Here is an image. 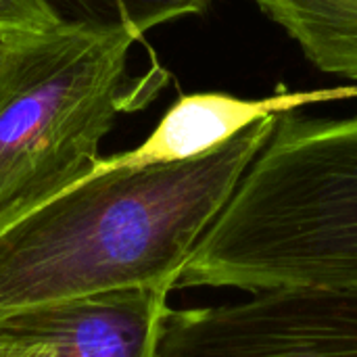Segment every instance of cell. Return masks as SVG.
<instances>
[{
	"label": "cell",
	"instance_id": "9c48e42d",
	"mask_svg": "<svg viewBox=\"0 0 357 357\" xmlns=\"http://www.w3.org/2000/svg\"><path fill=\"white\" fill-rule=\"evenodd\" d=\"M63 29L52 33L0 31V102L13 92L25 71L48 50V46Z\"/></svg>",
	"mask_w": 357,
	"mask_h": 357
},
{
	"label": "cell",
	"instance_id": "5b68a950",
	"mask_svg": "<svg viewBox=\"0 0 357 357\" xmlns=\"http://www.w3.org/2000/svg\"><path fill=\"white\" fill-rule=\"evenodd\" d=\"M172 289H128L15 314L0 337L46 343L52 357H155Z\"/></svg>",
	"mask_w": 357,
	"mask_h": 357
},
{
	"label": "cell",
	"instance_id": "ba28073f",
	"mask_svg": "<svg viewBox=\"0 0 357 357\" xmlns=\"http://www.w3.org/2000/svg\"><path fill=\"white\" fill-rule=\"evenodd\" d=\"M113 21L130 29L138 40L153 27L207 10L211 0H111Z\"/></svg>",
	"mask_w": 357,
	"mask_h": 357
},
{
	"label": "cell",
	"instance_id": "8992f818",
	"mask_svg": "<svg viewBox=\"0 0 357 357\" xmlns=\"http://www.w3.org/2000/svg\"><path fill=\"white\" fill-rule=\"evenodd\" d=\"M349 98H357V84L318 90L278 88L266 98H241L226 92L182 94L140 146L102 157V163L111 167H149L199 159L261 119Z\"/></svg>",
	"mask_w": 357,
	"mask_h": 357
},
{
	"label": "cell",
	"instance_id": "52a82bcc",
	"mask_svg": "<svg viewBox=\"0 0 357 357\" xmlns=\"http://www.w3.org/2000/svg\"><path fill=\"white\" fill-rule=\"evenodd\" d=\"M322 73L357 84V0H253Z\"/></svg>",
	"mask_w": 357,
	"mask_h": 357
},
{
	"label": "cell",
	"instance_id": "7c38bea8",
	"mask_svg": "<svg viewBox=\"0 0 357 357\" xmlns=\"http://www.w3.org/2000/svg\"><path fill=\"white\" fill-rule=\"evenodd\" d=\"M29 357H52V349H50L46 343H36L33 354H31Z\"/></svg>",
	"mask_w": 357,
	"mask_h": 357
},
{
	"label": "cell",
	"instance_id": "3957f363",
	"mask_svg": "<svg viewBox=\"0 0 357 357\" xmlns=\"http://www.w3.org/2000/svg\"><path fill=\"white\" fill-rule=\"evenodd\" d=\"M136 40L119 23L71 21L0 102V215L88 174L115 119L165 86L159 67L130 77Z\"/></svg>",
	"mask_w": 357,
	"mask_h": 357
},
{
	"label": "cell",
	"instance_id": "6da1fadb",
	"mask_svg": "<svg viewBox=\"0 0 357 357\" xmlns=\"http://www.w3.org/2000/svg\"><path fill=\"white\" fill-rule=\"evenodd\" d=\"M276 117L182 163L111 167L100 157L79 180L0 215V322L111 291H174Z\"/></svg>",
	"mask_w": 357,
	"mask_h": 357
},
{
	"label": "cell",
	"instance_id": "30bf717a",
	"mask_svg": "<svg viewBox=\"0 0 357 357\" xmlns=\"http://www.w3.org/2000/svg\"><path fill=\"white\" fill-rule=\"evenodd\" d=\"M67 23L48 0H0V31L52 33Z\"/></svg>",
	"mask_w": 357,
	"mask_h": 357
},
{
	"label": "cell",
	"instance_id": "277c9868",
	"mask_svg": "<svg viewBox=\"0 0 357 357\" xmlns=\"http://www.w3.org/2000/svg\"><path fill=\"white\" fill-rule=\"evenodd\" d=\"M167 307L155 357H357V287H282Z\"/></svg>",
	"mask_w": 357,
	"mask_h": 357
},
{
	"label": "cell",
	"instance_id": "8fae6325",
	"mask_svg": "<svg viewBox=\"0 0 357 357\" xmlns=\"http://www.w3.org/2000/svg\"><path fill=\"white\" fill-rule=\"evenodd\" d=\"M36 343H21L6 337H0V357H29Z\"/></svg>",
	"mask_w": 357,
	"mask_h": 357
},
{
	"label": "cell",
	"instance_id": "7a4b0ae2",
	"mask_svg": "<svg viewBox=\"0 0 357 357\" xmlns=\"http://www.w3.org/2000/svg\"><path fill=\"white\" fill-rule=\"evenodd\" d=\"M357 287V115L282 113L176 289Z\"/></svg>",
	"mask_w": 357,
	"mask_h": 357
}]
</instances>
